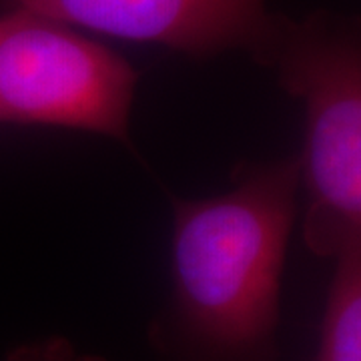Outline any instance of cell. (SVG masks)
I'll return each mask as SVG.
<instances>
[{
    "instance_id": "obj_3",
    "label": "cell",
    "mask_w": 361,
    "mask_h": 361,
    "mask_svg": "<svg viewBox=\"0 0 361 361\" xmlns=\"http://www.w3.org/2000/svg\"><path fill=\"white\" fill-rule=\"evenodd\" d=\"M137 82L127 59L65 23L0 16V125L87 130L133 149Z\"/></svg>"
},
{
    "instance_id": "obj_5",
    "label": "cell",
    "mask_w": 361,
    "mask_h": 361,
    "mask_svg": "<svg viewBox=\"0 0 361 361\" xmlns=\"http://www.w3.org/2000/svg\"><path fill=\"white\" fill-rule=\"evenodd\" d=\"M317 361H361V243L336 257Z\"/></svg>"
},
{
    "instance_id": "obj_4",
    "label": "cell",
    "mask_w": 361,
    "mask_h": 361,
    "mask_svg": "<svg viewBox=\"0 0 361 361\" xmlns=\"http://www.w3.org/2000/svg\"><path fill=\"white\" fill-rule=\"evenodd\" d=\"M14 8L116 39L161 44L205 59L227 51L251 56L275 14L265 0H8Z\"/></svg>"
},
{
    "instance_id": "obj_1",
    "label": "cell",
    "mask_w": 361,
    "mask_h": 361,
    "mask_svg": "<svg viewBox=\"0 0 361 361\" xmlns=\"http://www.w3.org/2000/svg\"><path fill=\"white\" fill-rule=\"evenodd\" d=\"M231 180L209 199L171 195V295L153 329L165 361H279L299 157L239 163Z\"/></svg>"
},
{
    "instance_id": "obj_2",
    "label": "cell",
    "mask_w": 361,
    "mask_h": 361,
    "mask_svg": "<svg viewBox=\"0 0 361 361\" xmlns=\"http://www.w3.org/2000/svg\"><path fill=\"white\" fill-rule=\"evenodd\" d=\"M253 61L303 104L299 157L305 213L301 235L315 257L336 259L361 243V40L355 18L275 14Z\"/></svg>"
},
{
    "instance_id": "obj_6",
    "label": "cell",
    "mask_w": 361,
    "mask_h": 361,
    "mask_svg": "<svg viewBox=\"0 0 361 361\" xmlns=\"http://www.w3.org/2000/svg\"><path fill=\"white\" fill-rule=\"evenodd\" d=\"M8 361H104L103 357L97 355H85V353H77L73 345L61 339H47L42 343H35V345H26V348L16 349L11 353Z\"/></svg>"
}]
</instances>
